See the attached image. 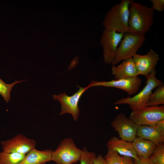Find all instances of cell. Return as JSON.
<instances>
[{
    "mask_svg": "<svg viewBox=\"0 0 164 164\" xmlns=\"http://www.w3.org/2000/svg\"><path fill=\"white\" fill-rule=\"evenodd\" d=\"M137 137L149 141L155 145L164 143V119L152 126H138Z\"/></svg>",
    "mask_w": 164,
    "mask_h": 164,
    "instance_id": "obj_13",
    "label": "cell"
},
{
    "mask_svg": "<svg viewBox=\"0 0 164 164\" xmlns=\"http://www.w3.org/2000/svg\"><path fill=\"white\" fill-rule=\"evenodd\" d=\"M93 164H106L104 158L102 155H99L96 156L95 158Z\"/></svg>",
    "mask_w": 164,
    "mask_h": 164,
    "instance_id": "obj_25",
    "label": "cell"
},
{
    "mask_svg": "<svg viewBox=\"0 0 164 164\" xmlns=\"http://www.w3.org/2000/svg\"><path fill=\"white\" fill-rule=\"evenodd\" d=\"M132 58L138 75L145 76L156 70L155 67L159 60V55L151 49L147 54L141 55L136 53Z\"/></svg>",
    "mask_w": 164,
    "mask_h": 164,
    "instance_id": "obj_12",
    "label": "cell"
},
{
    "mask_svg": "<svg viewBox=\"0 0 164 164\" xmlns=\"http://www.w3.org/2000/svg\"><path fill=\"white\" fill-rule=\"evenodd\" d=\"M107 146L108 149L115 151L121 155L131 157L136 160L139 159L134 149L132 142L114 136L108 141Z\"/></svg>",
    "mask_w": 164,
    "mask_h": 164,
    "instance_id": "obj_14",
    "label": "cell"
},
{
    "mask_svg": "<svg viewBox=\"0 0 164 164\" xmlns=\"http://www.w3.org/2000/svg\"><path fill=\"white\" fill-rule=\"evenodd\" d=\"M132 142L137 155L145 159H148L152 155L156 145L149 141L137 137Z\"/></svg>",
    "mask_w": 164,
    "mask_h": 164,
    "instance_id": "obj_17",
    "label": "cell"
},
{
    "mask_svg": "<svg viewBox=\"0 0 164 164\" xmlns=\"http://www.w3.org/2000/svg\"><path fill=\"white\" fill-rule=\"evenodd\" d=\"M111 73L114 76L115 80L134 77L138 75L132 57L123 60L117 66H112Z\"/></svg>",
    "mask_w": 164,
    "mask_h": 164,
    "instance_id": "obj_15",
    "label": "cell"
},
{
    "mask_svg": "<svg viewBox=\"0 0 164 164\" xmlns=\"http://www.w3.org/2000/svg\"><path fill=\"white\" fill-rule=\"evenodd\" d=\"M121 139L132 142L137 137L138 125L132 120L121 113L118 114L111 123Z\"/></svg>",
    "mask_w": 164,
    "mask_h": 164,
    "instance_id": "obj_9",
    "label": "cell"
},
{
    "mask_svg": "<svg viewBox=\"0 0 164 164\" xmlns=\"http://www.w3.org/2000/svg\"><path fill=\"white\" fill-rule=\"evenodd\" d=\"M26 80L16 81L11 84H7L0 78V95L3 97L6 103L10 99V92L13 87L16 84Z\"/></svg>",
    "mask_w": 164,
    "mask_h": 164,
    "instance_id": "obj_22",
    "label": "cell"
},
{
    "mask_svg": "<svg viewBox=\"0 0 164 164\" xmlns=\"http://www.w3.org/2000/svg\"><path fill=\"white\" fill-rule=\"evenodd\" d=\"M164 104V85L163 84L157 88L151 95L147 106H156Z\"/></svg>",
    "mask_w": 164,
    "mask_h": 164,
    "instance_id": "obj_20",
    "label": "cell"
},
{
    "mask_svg": "<svg viewBox=\"0 0 164 164\" xmlns=\"http://www.w3.org/2000/svg\"><path fill=\"white\" fill-rule=\"evenodd\" d=\"M154 11L152 7L132 1L129 7L128 32L144 35L153 24Z\"/></svg>",
    "mask_w": 164,
    "mask_h": 164,
    "instance_id": "obj_1",
    "label": "cell"
},
{
    "mask_svg": "<svg viewBox=\"0 0 164 164\" xmlns=\"http://www.w3.org/2000/svg\"><path fill=\"white\" fill-rule=\"evenodd\" d=\"M131 1L122 0L109 10L102 23L104 29L123 33L129 32V7Z\"/></svg>",
    "mask_w": 164,
    "mask_h": 164,
    "instance_id": "obj_2",
    "label": "cell"
},
{
    "mask_svg": "<svg viewBox=\"0 0 164 164\" xmlns=\"http://www.w3.org/2000/svg\"><path fill=\"white\" fill-rule=\"evenodd\" d=\"M152 3V7L154 10H156L159 12H162L164 9V0H151Z\"/></svg>",
    "mask_w": 164,
    "mask_h": 164,
    "instance_id": "obj_24",
    "label": "cell"
},
{
    "mask_svg": "<svg viewBox=\"0 0 164 164\" xmlns=\"http://www.w3.org/2000/svg\"><path fill=\"white\" fill-rule=\"evenodd\" d=\"M137 125L152 126L164 119V106H146L132 110L129 117Z\"/></svg>",
    "mask_w": 164,
    "mask_h": 164,
    "instance_id": "obj_6",
    "label": "cell"
},
{
    "mask_svg": "<svg viewBox=\"0 0 164 164\" xmlns=\"http://www.w3.org/2000/svg\"><path fill=\"white\" fill-rule=\"evenodd\" d=\"M123 38L111 63L113 66L122 60L133 57L145 40L144 35H136L128 32L124 33Z\"/></svg>",
    "mask_w": 164,
    "mask_h": 164,
    "instance_id": "obj_4",
    "label": "cell"
},
{
    "mask_svg": "<svg viewBox=\"0 0 164 164\" xmlns=\"http://www.w3.org/2000/svg\"><path fill=\"white\" fill-rule=\"evenodd\" d=\"M156 73L155 70L145 76L146 84L138 93L132 97L122 98L116 101L114 104H127L132 110L147 106L152 90L163 84L162 81L156 78Z\"/></svg>",
    "mask_w": 164,
    "mask_h": 164,
    "instance_id": "obj_3",
    "label": "cell"
},
{
    "mask_svg": "<svg viewBox=\"0 0 164 164\" xmlns=\"http://www.w3.org/2000/svg\"><path fill=\"white\" fill-rule=\"evenodd\" d=\"M77 87L79 88L78 90L72 96L68 95L65 92L52 96L54 100H58L61 104V111L60 114H70L75 121L77 120L80 114L78 104L80 98L84 93L90 87L89 84L84 87L78 85Z\"/></svg>",
    "mask_w": 164,
    "mask_h": 164,
    "instance_id": "obj_7",
    "label": "cell"
},
{
    "mask_svg": "<svg viewBox=\"0 0 164 164\" xmlns=\"http://www.w3.org/2000/svg\"><path fill=\"white\" fill-rule=\"evenodd\" d=\"M148 160L152 164H164V143L156 145L152 154Z\"/></svg>",
    "mask_w": 164,
    "mask_h": 164,
    "instance_id": "obj_21",
    "label": "cell"
},
{
    "mask_svg": "<svg viewBox=\"0 0 164 164\" xmlns=\"http://www.w3.org/2000/svg\"><path fill=\"white\" fill-rule=\"evenodd\" d=\"M142 80L138 76L131 78L112 80L105 81H92L89 84L90 87L96 86L113 87L126 91L129 95L135 94L141 85Z\"/></svg>",
    "mask_w": 164,
    "mask_h": 164,
    "instance_id": "obj_11",
    "label": "cell"
},
{
    "mask_svg": "<svg viewBox=\"0 0 164 164\" xmlns=\"http://www.w3.org/2000/svg\"><path fill=\"white\" fill-rule=\"evenodd\" d=\"M104 159L106 164H133L132 158L121 155L115 151L109 149Z\"/></svg>",
    "mask_w": 164,
    "mask_h": 164,
    "instance_id": "obj_18",
    "label": "cell"
},
{
    "mask_svg": "<svg viewBox=\"0 0 164 164\" xmlns=\"http://www.w3.org/2000/svg\"><path fill=\"white\" fill-rule=\"evenodd\" d=\"M25 155L2 151L0 152V164H20Z\"/></svg>",
    "mask_w": 164,
    "mask_h": 164,
    "instance_id": "obj_19",
    "label": "cell"
},
{
    "mask_svg": "<svg viewBox=\"0 0 164 164\" xmlns=\"http://www.w3.org/2000/svg\"><path fill=\"white\" fill-rule=\"evenodd\" d=\"M82 150L77 148L72 138L62 140L53 151L52 161L56 164H73L79 161Z\"/></svg>",
    "mask_w": 164,
    "mask_h": 164,
    "instance_id": "obj_5",
    "label": "cell"
},
{
    "mask_svg": "<svg viewBox=\"0 0 164 164\" xmlns=\"http://www.w3.org/2000/svg\"><path fill=\"white\" fill-rule=\"evenodd\" d=\"M53 151L38 150L34 148L26 154L20 164H45L52 161Z\"/></svg>",
    "mask_w": 164,
    "mask_h": 164,
    "instance_id": "obj_16",
    "label": "cell"
},
{
    "mask_svg": "<svg viewBox=\"0 0 164 164\" xmlns=\"http://www.w3.org/2000/svg\"><path fill=\"white\" fill-rule=\"evenodd\" d=\"M123 34L113 31L103 30L100 43L103 48V56L105 63L111 64L113 62Z\"/></svg>",
    "mask_w": 164,
    "mask_h": 164,
    "instance_id": "obj_8",
    "label": "cell"
},
{
    "mask_svg": "<svg viewBox=\"0 0 164 164\" xmlns=\"http://www.w3.org/2000/svg\"><path fill=\"white\" fill-rule=\"evenodd\" d=\"M133 164H152L148 159H145L140 157L138 160L133 159Z\"/></svg>",
    "mask_w": 164,
    "mask_h": 164,
    "instance_id": "obj_26",
    "label": "cell"
},
{
    "mask_svg": "<svg viewBox=\"0 0 164 164\" xmlns=\"http://www.w3.org/2000/svg\"><path fill=\"white\" fill-rule=\"evenodd\" d=\"M36 144L35 140L22 134L10 139L3 141L1 143L3 151L25 155L36 148Z\"/></svg>",
    "mask_w": 164,
    "mask_h": 164,
    "instance_id": "obj_10",
    "label": "cell"
},
{
    "mask_svg": "<svg viewBox=\"0 0 164 164\" xmlns=\"http://www.w3.org/2000/svg\"><path fill=\"white\" fill-rule=\"evenodd\" d=\"M96 156L94 152L88 151L87 148L84 147L82 150L79 160L80 164H93Z\"/></svg>",
    "mask_w": 164,
    "mask_h": 164,
    "instance_id": "obj_23",
    "label": "cell"
}]
</instances>
